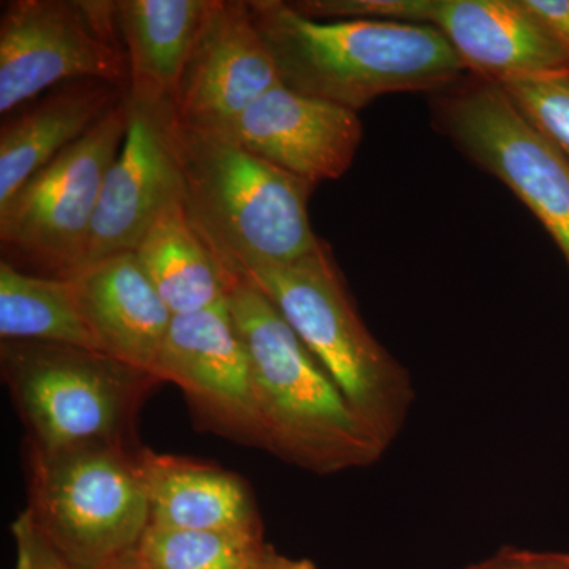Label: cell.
Listing matches in <instances>:
<instances>
[{
	"label": "cell",
	"instance_id": "obj_21",
	"mask_svg": "<svg viewBox=\"0 0 569 569\" xmlns=\"http://www.w3.org/2000/svg\"><path fill=\"white\" fill-rule=\"evenodd\" d=\"M263 530L148 527L133 556L148 569H250L269 549Z\"/></svg>",
	"mask_w": 569,
	"mask_h": 569
},
{
	"label": "cell",
	"instance_id": "obj_4",
	"mask_svg": "<svg viewBox=\"0 0 569 569\" xmlns=\"http://www.w3.org/2000/svg\"><path fill=\"white\" fill-rule=\"evenodd\" d=\"M241 277L268 296L388 451L413 407V381L359 317L331 249L321 242L291 263Z\"/></svg>",
	"mask_w": 569,
	"mask_h": 569
},
{
	"label": "cell",
	"instance_id": "obj_24",
	"mask_svg": "<svg viewBox=\"0 0 569 569\" xmlns=\"http://www.w3.org/2000/svg\"><path fill=\"white\" fill-rule=\"evenodd\" d=\"M462 569H569V553L503 548Z\"/></svg>",
	"mask_w": 569,
	"mask_h": 569
},
{
	"label": "cell",
	"instance_id": "obj_20",
	"mask_svg": "<svg viewBox=\"0 0 569 569\" xmlns=\"http://www.w3.org/2000/svg\"><path fill=\"white\" fill-rule=\"evenodd\" d=\"M0 340L61 343L100 351L74 284L0 261Z\"/></svg>",
	"mask_w": 569,
	"mask_h": 569
},
{
	"label": "cell",
	"instance_id": "obj_15",
	"mask_svg": "<svg viewBox=\"0 0 569 569\" xmlns=\"http://www.w3.org/2000/svg\"><path fill=\"white\" fill-rule=\"evenodd\" d=\"M70 280L100 351L153 376L174 316L137 254H112Z\"/></svg>",
	"mask_w": 569,
	"mask_h": 569
},
{
	"label": "cell",
	"instance_id": "obj_9",
	"mask_svg": "<svg viewBox=\"0 0 569 569\" xmlns=\"http://www.w3.org/2000/svg\"><path fill=\"white\" fill-rule=\"evenodd\" d=\"M478 78V77H477ZM441 130L515 192L569 263V160L496 81L468 82L438 102Z\"/></svg>",
	"mask_w": 569,
	"mask_h": 569
},
{
	"label": "cell",
	"instance_id": "obj_3",
	"mask_svg": "<svg viewBox=\"0 0 569 569\" xmlns=\"http://www.w3.org/2000/svg\"><path fill=\"white\" fill-rule=\"evenodd\" d=\"M228 307L249 356L266 451L321 477L377 463L387 449L268 296L234 277Z\"/></svg>",
	"mask_w": 569,
	"mask_h": 569
},
{
	"label": "cell",
	"instance_id": "obj_10",
	"mask_svg": "<svg viewBox=\"0 0 569 569\" xmlns=\"http://www.w3.org/2000/svg\"><path fill=\"white\" fill-rule=\"evenodd\" d=\"M153 376L181 389L198 429L266 451L249 356L228 302L174 317Z\"/></svg>",
	"mask_w": 569,
	"mask_h": 569
},
{
	"label": "cell",
	"instance_id": "obj_6",
	"mask_svg": "<svg viewBox=\"0 0 569 569\" xmlns=\"http://www.w3.org/2000/svg\"><path fill=\"white\" fill-rule=\"evenodd\" d=\"M137 448L28 449V512L73 567L100 569L132 552L149 527Z\"/></svg>",
	"mask_w": 569,
	"mask_h": 569
},
{
	"label": "cell",
	"instance_id": "obj_25",
	"mask_svg": "<svg viewBox=\"0 0 569 569\" xmlns=\"http://www.w3.org/2000/svg\"><path fill=\"white\" fill-rule=\"evenodd\" d=\"M569 58V0H523Z\"/></svg>",
	"mask_w": 569,
	"mask_h": 569
},
{
	"label": "cell",
	"instance_id": "obj_1",
	"mask_svg": "<svg viewBox=\"0 0 569 569\" xmlns=\"http://www.w3.org/2000/svg\"><path fill=\"white\" fill-rule=\"evenodd\" d=\"M284 88L358 112L392 92L436 91L462 70L432 26L380 20L321 21L282 0H249Z\"/></svg>",
	"mask_w": 569,
	"mask_h": 569
},
{
	"label": "cell",
	"instance_id": "obj_11",
	"mask_svg": "<svg viewBox=\"0 0 569 569\" xmlns=\"http://www.w3.org/2000/svg\"><path fill=\"white\" fill-rule=\"evenodd\" d=\"M280 82L249 0H209L171 116L192 129L222 126Z\"/></svg>",
	"mask_w": 569,
	"mask_h": 569
},
{
	"label": "cell",
	"instance_id": "obj_26",
	"mask_svg": "<svg viewBox=\"0 0 569 569\" xmlns=\"http://www.w3.org/2000/svg\"><path fill=\"white\" fill-rule=\"evenodd\" d=\"M250 569H317V565L309 559H293V557L283 556L269 546L263 559Z\"/></svg>",
	"mask_w": 569,
	"mask_h": 569
},
{
	"label": "cell",
	"instance_id": "obj_13",
	"mask_svg": "<svg viewBox=\"0 0 569 569\" xmlns=\"http://www.w3.org/2000/svg\"><path fill=\"white\" fill-rule=\"evenodd\" d=\"M129 104V129L104 178L81 269L134 252L160 213L183 198L181 171L163 129L167 110Z\"/></svg>",
	"mask_w": 569,
	"mask_h": 569
},
{
	"label": "cell",
	"instance_id": "obj_8",
	"mask_svg": "<svg viewBox=\"0 0 569 569\" xmlns=\"http://www.w3.org/2000/svg\"><path fill=\"white\" fill-rule=\"evenodd\" d=\"M74 80L107 81L129 93V62L116 18V2H2V118L56 86Z\"/></svg>",
	"mask_w": 569,
	"mask_h": 569
},
{
	"label": "cell",
	"instance_id": "obj_22",
	"mask_svg": "<svg viewBox=\"0 0 569 569\" xmlns=\"http://www.w3.org/2000/svg\"><path fill=\"white\" fill-rule=\"evenodd\" d=\"M498 84L520 112L569 160V69Z\"/></svg>",
	"mask_w": 569,
	"mask_h": 569
},
{
	"label": "cell",
	"instance_id": "obj_5",
	"mask_svg": "<svg viewBox=\"0 0 569 569\" xmlns=\"http://www.w3.org/2000/svg\"><path fill=\"white\" fill-rule=\"evenodd\" d=\"M0 372L29 447L40 449L137 448L138 413L162 383L103 351L22 340H0Z\"/></svg>",
	"mask_w": 569,
	"mask_h": 569
},
{
	"label": "cell",
	"instance_id": "obj_23",
	"mask_svg": "<svg viewBox=\"0 0 569 569\" xmlns=\"http://www.w3.org/2000/svg\"><path fill=\"white\" fill-rule=\"evenodd\" d=\"M11 535L17 548L13 569H80L73 567L66 557L37 529L28 512L21 511L11 523Z\"/></svg>",
	"mask_w": 569,
	"mask_h": 569
},
{
	"label": "cell",
	"instance_id": "obj_14",
	"mask_svg": "<svg viewBox=\"0 0 569 569\" xmlns=\"http://www.w3.org/2000/svg\"><path fill=\"white\" fill-rule=\"evenodd\" d=\"M421 24L443 33L463 67L482 80L569 69L567 52L523 0H425Z\"/></svg>",
	"mask_w": 569,
	"mask_h": 569
},
{
	"label": "cell",
	"instance_id": "obj_19",
	"mask_svg": "<svg viewBox=\"0 0 569 569\" xmlns=\"http://www.w3.org/2000/svg\"><path fill=\"white\" fill-rule=\"evenodd\" d=\"M134 254L174 317L227 305L230 298L234 277L198 233L183 198L160 213Z\"/></svg>",
	"mask_w": 569,
	"mask_h": 569
},
{
	"label": "cell",
	"instance_id": "obj_18",
	"mask_svg": "<svg viewBox=\"0 0 569 569\" xmlns=\"http://www.w3.org/2000/svg\"><path fill=\"white\" fill-rule=\"evenodd\" d=\"M209 0H118L116 18L129 62V102L171 110Z\"/></svg>",
	"mask_w": 569,
	"mask_h": 569
},
{
	"label": "cell",
	"instance_id": "obj_16",
	"mask_svg": "<svg viewBox=\"0 0 569 569\" xmlns=\"http://www.w3.org/2000/svg\"><path fill=\"white\" fill-rule=\"evenodd\" d=\"M129 96L111 82H62L3 116L0 127V204Z\"/></svg>",
	"mask_w": 569,
	"mask_h": 569
},
{
	"label": "cell",
	"instance_id": "obj_27",
	"mask_svg": "<svg viewBox=\"0 0 569 569\" xmlns=\"http://www.w3.org/2000/svg\"><path fill=\"white\" fill-rule=\"evenodd\" d=\"M100 569H148L142 567L140 561L137 560V557L133 556L132 552L126 553V556L119 557V559L110 561V563L104 565V567Z\"/></svg>",
	"mask_w": 569,
	"mask_h": 569
},
{
	"label": "cell",
	"instance_id": "obj_12",
	"mask_svg": "<svg viewBox=\"0 0 569 569\" xmlns=\"http://www.w3.org/2000/svg\"><path fill=\"white\" fill-rule=\"evenodd\" d=\"M204 132L317 186L350 170L362 123L353 110L277 84L241 114Z\"/></svg>",
	"mask_w": 569,
	"mask_h": 569
},
{
	"label": "cell",
	"instance_id": "obj_17",
	"mask_svg": "<svg viewBox=\"0 0 569 569\" xmlns=\"http://www.w3.org/2000/svg\"><path fill=\"white\" fill-rule=\"evenodd\" d=\"M149 526L174 530H263L252 490L211 463L137 449Z\"/></svg>",
	"mask_w": 569,
	"mask_h": 569
},
{
	"label": "cell",
	"instance_id": "obj_2",
	"mask_svg": "<svg viewBox=\"0 0 569 569\" xmlns=\"http://www.w3.org/2000/svg\"><path fill=\"white\" fill-rule=\"evenodd\" d=\"M168 144L181 171L183 206L231 277L291 263L316 252L310 227L313 183L280 170L233 142L182 126L163 111Z\"/></svg>",
	"mask_w": 569,
	"mask_h": 569
},
{
	"label": "cell",
	"instance_id": "obj_7",
	"mask_svg": "<svg viewBox=\"0 0 569 569\" xmlns=\"http://www.w3.org/2000/svg\"><path fill=\"white\" fill-rule=\"evenodd\" d=\"M129 97L0 204L2 260L31 274L81 269L104 178L126 140Z\"/></svg>",
	"mask_w": 569,
	"mask_h": 569
}]
</instances>
